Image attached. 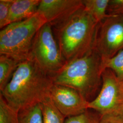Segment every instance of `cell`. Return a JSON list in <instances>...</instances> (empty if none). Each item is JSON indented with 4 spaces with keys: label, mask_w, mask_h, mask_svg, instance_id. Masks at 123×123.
Returning a JSON list of instances; mask_svg holds the SVG:
<instances>
[{
    "label": "cell",
    "mask_w": 123,
    "mask_h": 123,
    "mask_svg": "<svg viewBox=\"0 0 123 123\" xmlns=\"http://www.w3.org/2000/svg\"><path fill=\"white\" fill-rule=\"evenodd\" d=\"M29 59L49 76L55 74L65 63L50 23H45L36 34Z\"/></svg>",
    "instance_id": "cell-5"
},
{
    "label": "cell",
    "mask_w": 123,
    "mask_h": 123,
    "mask_svg": "<svg viewBox=\"0 0 123 123\" xmlns=\"http://www.w3.org/2000/svg\"><path fill=\"white\" fill-rule=\"evenodd\" d=\"M100 90L88 109L100 116L112 113H123V84L114 72L106 68L103 72Z\"/></svg>",
    "instance_id": "cell-6"
},
{
    "label": "cell",
    "mask_w": 123,
    "mask_h": 123,
    "mask_svg": "<svg viewBox=\"0 0 123 123\" xmlns=\"http://www.w3.org/2000/svg\"><path fill=\"white\" fill-rule=\"evenodd\" d=\"M20 123H43L41 104H38L19 112Z\"/></svg>",
    "instance_id": "cell-14"
},
{
    "label": "cell",
    "mask_w": 123,
    "mask_h": 123,
    "mask_svg": "<svg viewBox=\"0 0 123 123\" xmlns=\"http://www.w3.org/2000/svg\"><path fill=\"white\" fill-rule=\"evenodd\" d=\"M53 84L51 77L30 59L20 62L0 94L14 110L20 111L50 96Z\"/></svg>",
    "instance_id": "cell-1"
},
{
    "label": "cell",
    "mask_w": 123,
    "mask_h": 123,
    "mask_svg": "<svg viewBox=\"0 0 123 123\" xmlns=\"http://www.w3.org/2000/svg\"><path fill=\"white\" fill-rule=\"evenodd\" d=\"M107 13L110 16H123V0H109Z\"/></svg>",
    "instance_id": "cell-19"
},
{
    "label": "cell",
    "mask_w": 123,
    "mask_h": 123,
    "mask_svg": "<svg viewBox=\"0 0 123 123\" xmlns=\"http://www.w3.org/2000/svg\"><path fill=\"white\" fill-rule=\"evenodd\" d=\"M99 25L83 6L52 26L66 62L83 57L94 49Z\"/></svg>",
    "instance_id": "cell-2"
},
{
    "label": "cell",
    "mask_w": 123,
    "mask_h": 123,
    "mask_svg": "<svg viewBox=\"0 0 123 123\" xmlns=\"http://www.w3.org/2000/svg\"><path fill=\"white\" fill-rule=\"evenodd\" d=\"M53 103L65 118L83 114L88 110V102L73 88L54 84L50 91Z\"/></svg>",
    "instance_id": "cell-8"
},
{
    "label": "cell",
    "mask_w": 123,
    "mask_h": 123,
    "mask_svg": "<svg viewBox=\"0 0 123 123\" xmlns=\"http://www.w3.org/2000/svg\"><path fill=\"white\" fill-rule=\"evenodd\" d=\"M104 70L102 59L94 49L83 57L66 62L60 69L50 76L53 84L74 89L89 102L100 90Z\"/></svg>",
    "instance_id": "cell-3"
},
{
    "label": "cell",
    "mask_w": 123,
    "mask_h": 123,
    "mask_svg": "<svg viewBox=\"0 0 123 123\" xmlns=\"http://www.w3.org/2000/svg\"><path fill=\"white\" fill-rule=\"evenodd\" d=\"M94 49L103 61L123 50V15L110 16L100 23Z\"/></svg>",
    "instance_id": "cell-7"
},
{
    "label": "cell",
    "mask_w": 123,
    "mask_h": 123,
    "mask_svg": "<svg viewBox=\"0 0 123 123\" xmlns=\"http://www.w3.org/2000/svg\"><path fill=\"white\" fill-rule=\"evenodd\" d=\"M83 6L82 0H41L37 12L53 26Z\"/></svg>",
    "instance_id": "cell-9"
},
{
    "label": "cell",
    "mask_w": 123,
    "mask_h": 123,
    "mask_svg": "<svg viewBox=\"0 0 123 123\" xmlns=\"http://www.w3.org/2000/svg\"><path fill=\"white\" fill-rule=\"evenodd\" d=\"M100 119L99 114L88 110L83 114L67 118L64 123H99Z\"/></svg>",
    "instance_id": "cell-17"
},
{
    "label": "cell",
    "mask_w": 123,
    "mask_h": 123,
    "mask_svg": "<svg viewBox=\"0 0 123 123\" xmlns=\"http://www.w3.org/2000/svg\"><path fill=\"white\" fill-rule=\"evenodd\" d=\"M0 123H20L19 111L9 105L0 94Z\"/></svg>",
    "instance_id": "cell-15"
},
{
    "label": "cell",
    "mask_w": 123,
    "mask_h": 123,
    "mask_svg": "<svg viewBox=\"0 0 123 123\" xmlns=\"http://www.w3.org/2000/svg\"><path fill=\"white\" fill-rule=\"evenodd\" d=\"M41 0H13L7 25L31 18L37 12Z\"/></svg>",
    "instance_id": "cell-10"
},
{
    "label": "cell",
    "mask_w": 123,
    "mask_h": 123,
    "mask_svg": "<svg viewBox=\"0 0 123 123\" xmlns=\"http://www.w3.org/2000/svg\"><path fill=\"white\" fill-rule=\"evenodd\" d=\"M20 62L11 57L0 56V91H2L12 79Z\"/></svg>",
    "instance_id": "cell-11"
},
{
    "label": "cell",
    "mask_w": 123,
    "mask_h": 123,
    "mask_svg": "<svg viewBox=\"0 0 123 123\" xmlns=\"http://www.w3.org/2000/svg\"><path fill=\"white\" fill-rule=\"evenodd\" d=\"M46 23L37 12L31 18L5 26L0 31V55L19 62L28 59L36 35Z\"/></svg>",
    "instance_id": "cell-4"
},
{
    "label": "cell",
    "mask_w": 123,
    "mask_h": 123,
    "mask_svg": "<svg viewBox=\"0 0 123 123\" xmlns=\"http://www.w3.org/2000/svg\"><path fill=\"white\" fill-rule=\"evenodd\" d=\"M43 123H64L65 116L54 105L50 97L41 103Z\"/></svg>",
    "instance_id": "cell-13"
},
{
    "label": "cell",
    "mask_w": 123,
    "mask_h": 123,
    "mask_svg": "<svg viewBox=\"0 0 123 123\" xmlns=\"http://www.w3.org/2000/svg\"><path fill=\"white\" fill-rule=\"evenodd\" d=\"M103 64L105 69L109 68L113 71L119 80L123 84V50L114 57L103 61Z\"/></svg>",
    "instance_id": "cell-16"
},
{
    "label": "cell",
    "mask_w": 123,
    "mask_h": 123,
    "mask_svg": "<svg viewBox=\"0 0 123 123\" xmlns=\"http://www.w3.org/2000/svg\"><path fill=\"white\" fill-rule=\"evenodd\" d=\"M13 0H0V28L7 26V20Z\"/></svg>",
    "instance_id": "cell-18"
},
{
    "label": "cell",
    "mask_w": 123,
    "mask_h": 123,
    "mask_svg": "<svg viewBox=\"0 0 123 123\" xmlns=\"http://www.w3.org/2000/svg\"><path fill=\"white\" fill-rule=\"evenodd\" d=\"M84 7L100 23L110 15L107 13L109 0H82Z\"/></svg>",
    "instance_id": "cell-12"
},
{
    "label": "cell",
    "mask_w": 123,
    "mask_h": 123,
    "mask_svg": "<svg viewBox=\"0 0 123 123\" xmlns=\"http://www.w3.org/2000/svg\"><path fill=\"white\" fill-rule=\"evenodd\" d=\"M99 123H123V113H112L101 115Z\"/></svg>",
    "instance_id": "cell-20"
}]
</instances>
